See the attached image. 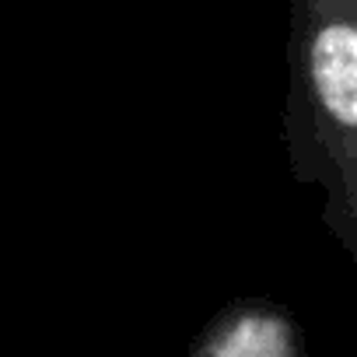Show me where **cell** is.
<instances>
[{
  "instance_id": "obj_1",
  "label": "cell",
  "mask_w": 357,
  "mask_h": 357,
  "mask_svg": "<svg viewBox=\"0 0 357 357\" xmlns=\"http://www.w3.org/2000/svg\"><path fill=\"white\" fill-rule=\"evenodd\" d=\"M312 70L326 109L340 123H357V36L347 25H333L315 39Z\"/></svg>"
}]
</instances>
